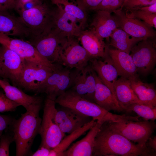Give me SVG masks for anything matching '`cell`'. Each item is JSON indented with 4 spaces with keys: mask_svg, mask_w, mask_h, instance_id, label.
Returning <instances> with one entry per match:
<instances>
[{
    "mask_svg": "<svg viewBox=\"0 0 156 156\" xmlns=\"http://www.w3.org/2000/svg\"><path fill=\"white\" fill-rule=\"evenodd\" d=\"M15 0H9V3L11 8H14V4Z\"/></svg>",
    "mask_w": 156,
    "mask_h": 156,
    "instance_id": "ee69618b",
    "label": "cell"
},
{
    "mask_svg": "<svg viewBox=\"0 0 156 156\" xmlns=\"http://www.w3.org/2000/svg\"><path fill=\"white\" fill-rule=\"evenodd\" d=\"M55 10L53 28L67 38L77 37L82 29L77 19L59 5Z\"/></svg>",
    "mask_w": 156,
    "mask_h": 156,
    "instance_id": "e0dca14e",
    "label": "cell"
},
{
    "mask_svg": "<svg viewBox=\"0 0 156 156\" xmlns=\"http://www.w3.org/2000/svg\"><path fill=\"white\" fill-rule=\"evenodd\" d=\"M63 65L57 64L56 68L42 84L40 93H44L47 98L55 101L71 86L73 72Z\"/></svg>",
    "mask_w": 156,
    "mask_h": 156,
    "instance_id": "30bf717a",
    "label": "cell"
},
{
    "mask_svg": "<svg viewBox=\"0 0 156 156\" xmlns=\"http://www.w3.org/2000/svg\"><path fill=\"white\" fill-rule=\"evenodd\" d=\"M90 25V28L103 39L108 41L112 34L119 28L117 21L114 16L105 11H96Z\"/></svg>",
    "mask_w": 156,
    "mask_h": 156,
    "instance_id": "ffe728a7",
    "label": "cell"
},
{
    "mask_svg": "<svg viewBox=\"0 0 156 156\" xmlns=\"http://www.w3.org/2000/svg\"><path fill=\"white\" fill-rule=\"evenodd\" d=\"M125 111H133L145 120L154 121L156 119V107L135 103L128 107Z\"/></svg>",
    "mask_w": 156,
    "mask_h": 156,
    "instance_id": "4dcf8cb0",
    "label": "cell"
},
{
    "mask_svg": "<svg viewBox=\"0 0 156 156\" xmlns=\"http://www.w3.org/2000/svg\"><path fill=\"white\" fill-rule=\"evenodd\" d=\"M128 79L134 93L143 104L156 107V91L153 84L142 82L138 75Z\"/></svg>",
    "mask_w": 156,
    "mask_h": 156,
    "instance_id": "4316f807",
    "label": "cell"
},
{
    "mask_svg": "<svg viewBox=\"0 0 156 156\" xmlns=\"http://www.w3.org/2000/svg\"><path fill=\"white\" fill-rule=\"evenodd\" d=\"M146 146L155 151H156V137L153 138L150 137L146 144Z\"/></svg>",
    "mask_w": 156,
    "mask_h": 156,
    "instance_id": "7bdbcfd3",
    "label": "cell"
},
{
    "mask_svg": "<svg viewBox=\"0 0 156 156\" xmlns=\"http://www.w3.org/2000/svg\"><path fill=\"white\" fill-rule=\"evenodd\" d=\"M18 12L19 18L30 32L29 39L48 32L53 28L55 10L44 3Z\"/></svg>",
    "mask_w": 156,
    "mask_h": 156,
    "instance_id": "277c9868",
    "label": "cell"
},
{
    "mask_svg": "<svg viewBox=\"0 0 156 156\" xmlns=\"http://www.w3.org/2000/svg\"><path fill=\"white\" fill-rule=\"evenodd\" d=\"M114 88L116 98L124 111L128 107L133 103L143 104L131 88L128 79L120 77L115 82Z\"/></svg>",
    "mask_w": 156,
    "mask_h": 156,
    "instance_id": "484cf974",
    "label": "cell"
},
{
    "mask_svg": "<svg viewBox=\"0 0 156 156\" xmlns=\"http://www.w3.org/2000/svg\"><path fill=\"white\" fill-rule=\"evenodd\" d=\"M122 0V1H125V0Z\"/></svg>",
    "mask_w": 156,
    "mask_h": 156,
    "instance_id": "bcb514c9",
    "label": "cell"
},
{
    "mask_svg": "<svg viewBox=\"0 0 156 156\" xmlns=\"http://www.w3.org/2000/svg\"><path fill=\"white\" fill-rule=\"evenodd\" d=\"M96 122V121L92 119L83 127L69 134L63 138L56 146L51 149L49 156H62L63 152L74 141L89 130Z\"/></svg>",
    "mask_w": 156,
    "mask_h": 156,
    "instance_id": "f1b7e54d",
    "label": "cell"
},
{
    "mask_svg": "<svg viewBox=\"0 0 156 156\" xmlns=\"http://www.w3.org/2000/svg\"><path fill=\"white\" fill-rule=\"evenodd\" d=\"M92 59L75 37L68 38L60 53V64L70 69L81 70Z\"/></svg>",
    "mask_w": 156,
    "mask_h": 156,
    "instance_id": "9c48e42d",
    "label": "cell"
},
{
    "mask_svg": "<svg viewBox=\"0 0 156 156\" xmlns=\"http://www.w3.org/2000/svg\"><path fill=\"white\" fill-rule=\"evenodd\" d=\"M0 44L12 50L25 60L44 65L54 69L52 64L42 56L35 48L27 41L13 38L0 33Z\"/></svg>",
    "mask_w": 156,
    "mask_h": 156,
    "instance_id": "7c38bea8",
    "label": "cell"
},
{
    "mask_svg": "<svg viewBox=\"0 0 156 156\" xmlns=\"http://www.w3.org/2000/svg\"><path fill=\"white\" fill-rule=\"evenodd\" d=\"M130 53L137 73L145 76L153 69L156 63V49L153 41L148 39L139 41L133 47Z\"/></svg>",
    "mask_w": 156,
    "mask_h": 156,
    "instance_id": "8fae6325",
    "label": "cell"
},
{
    "mask_svg": "<svg viewBox=\"0 0 156 156\" xmlns=\"http://www.w3.org/2000/svg\"><path fill=\"white\" fill-rule=\"evenodd\" d=\"M55 68L25 60L23 72L18 87L26 91L40 93L42 84Z\"/></svg>",
    "mask_w": 156,
    "mask_h": 156,
    "instance_id": "ba28073f",
    "label": "cell"
},
{
    "mask_svg": "<svg viewBox=\"0 0 156 156\" xmlns=\"http://www.w3.org/2000/svg\"><path fill=\"white\" fill-rule=\"evenodd\" d=\"M103 59V60L99 59V58L92 59L90 61V65L103 83L111 90L115 96L114 84L119 74L107 53Z\"/></svg>",
    "mask_w": 156,
    "mask_h": 156,
    "instance_id": "ac0fdd59",
    "label": "cell"
},
{
    "mask_svg": "<svg viewBox=\"0 0 156 156\" xmlns=\"http://www.w3.org/2000/svg\"><path fill=\"white\" fill-rule=\"evenodd\" d=\"M0 87L9 99L23 106L26 110L34 105L42 104L40 97L26 94L16 86L11 85L6 79H0Z\"/></svg>",
    "mask_w": 156,
    "mask_h": 156,
    "instance_id": "cb8c5ba5",
    "label": "cell"
},
{
    "mask_svg": "<svg viewBox=\"0 0 156 156\" xmlns=\"http://www.w3.org/2000/svg\"><path fill=\"white\" fill-rule=\"evenodd\" d=\"M41 107V104L32 106L21 114L19 118H14L9 127L16 143V156L29 154L35 138L39 133L42 119L39 115Z\"/></svg>",
    "mask_w": 156,
    "mask_h": 156,
    "instance_id": "7a4b0ae2",
    "label": "cell"
},
{
    "mask_svg": "<svg viewBox=\"0 0 156 156\" xmlns=\"http://www.w3.org/2000/svg\"><path fill=\"white\" fill-rule=\"evenodd\" d=\"M55 104L54 100L47 98L46 99L39 133L41 138L40 146L51 149L56 146L65 135L56 121Z\"/></svg>",
    "mask_w": 156,
    "mask_h": 156,
    "instance_id": "5b68a950",
    "label": "cell"
},
{
    "mask_svg": "<svg viewBox=\"0 0 156 156\" xmlns=\"http://www.w3.org/2000/svg\"><path fill=\"white\" fill-rule=\"evenodd\" d=\"M51 149L46 147L40 146L38 149L35 152L31 154L32 156H49Z\"/></svg>",
    "mask_w": 156,
    "mask_h": 156,
    "instance_id": "f35d334b",
    "label": "cell"
},
{
    "mask_svg": "<svg viewBox=\"0 0 156 156\" xmlns=\"http://www.w3.org/2000/svg\"><path fill=\"white\" fill-rule=\"evenodd\" d=\"M107 52L117 69L119 76L128 79L138 75L135 66L130 54L116 49H110L108 45Z\"/></svg>",
    "mask_w": 156,
    "mask_h": 156,
    "instance_id": "603a6c76",
    "label": "cell"
},
{
    "mask_svg": "<svg viewBox=\"0 0 156 156\" xmlns=\"http://www.w3.org/2000/svg\"><path fill=\"white\" fill-rule=\"evenodd\" d=\"M1 44H0V47H1ZM0 76L2 77L3 78V79H5V76H4V75L1 70V68L0 67Z\"/></svg>",
    "mask_w": 156,
    "mask_h": 156,
    "instance_id": "f6af8a7d",
    "label": "cell"
},
{
    "mask_svg": "<svg viewBox=\"0 0 156 156\" xmlns=\"http://www.w3.org/2000/svg\"><path fill=\"white\" fill-rule=\"evenodd\" d=\"M156 3V0H126L123 3L121 9L124 8L126 11L138 10L143 7Z\"/></svg>",
    "mask_w": 156,
    "mask_h": 156,
    "instance_id": "e575fe53",
    "label": "cell"
},
{
    "mask_svg": "<svg viewBox=\"0 0 156 156\" xmlns=\"http://www.w3.org/2000/svg\"><path fill=\"white\" fill-rule=\"evenodd\" d=\"M32 0H15L14 8L19 12L22 9L26 3Z\"/></svg>",
    "mask_w": 156,
    "mask_h": 156,
    "instance_id": "ab89813d",
    "label": "cell"
},
{
    "mask_svg": "<svg viewBox=\"0 0 156 156\" xmlns=\"http://www.w3.org/2000/svg\"><path fill=\"white\" fill-rule=\"evenodd\" d=\"M14 119L10 116L0 114V137L3 131L11 125Z\"/></svg>",
    "mask_w": 156,
    "mask_h": 156,
    "instance_id": "74e56055",
    "label": "cell"
},
{
    "mask_svg": "<svg viewBox=\"0 0 156 156\" xmlns=\"http://www.w3.org/2000/svg\"><path fill=\"white\" fill-rule=\"evenodd\" d=\"M78 5L86 11L92 10L99 5L103 0H75Z\"/></svg>",
    "mask_w": 156,
    "mask_h": 156,
    "instance_id": "8d00e7d4",
    "label": "cell"
},
{
    "mask_svg": "<svg viewBox=\"0 0 156 156\" xmlns=\"http://www.w3.org/2000/svg\"><path fill=\"white\" fill-rule=\"evenodd\" d=\"M94 75L96 83L94 103L109 112L124 111L111 90L103 83L95 71Z\"/></svg>",
    "mask_w": 156,
    "mask_h": 156,
    "instance_id": "d4e9b609",
    "label": "cell"
},
{
    "mask_svg": "<svg viewBox=\"0 0 156 156\" xmlns=\"http://www.w3.org/2000/svg\"><path fill=\"white\" fill-rule=\"evenodd\" d=\"M103 123L96 121L86 135L64 151L62 156H92L95 138Z\"/></svg>",
    "mask_w": 156,
    "mask_h": 156,
    "instance_id": "7402d4cb",
    "label": "cell"
},
{
    "mask_svg": "<svg viewBox=\"0 0 156 156\" xmlns=\"http://www.w3.org/2000/svg\"><path fill=\"white\" fill-rule=\"evenodd\" d=\"M0 33L23 39H29L31 37L29 30L19 17L11 15L7 12H0Z\"/></svg>",
    "mask_w": 156,
    "mask_h": 156,
    "instance_id": "44dd1931",
    "label": "cell"
},
{
    "mask_svg": "<svg viewBox=\"0 0 156 156\" xmlns=\"http://www.w3.org/2000/svg\"><path fill=\"white\" fill-rule=\"evenodd\" d=\"M77 38L92 58H103L107 54V45L92 29L82 30Z\"/></svg>",
    "mask_w": 156,
    "mask_h": 156,
    "instance_id": "d6986e66",
    "label": "cell"
},
{
    "mask_svg": "<svg viewBox=\"0 0 156 156\" xmlns=\"http://www.w3.org/2000/svg\"><path fill=\"white\" fill-rule=\"evenodd\" d=\"M125 13L128 17L141 20L152 27L156 28V14L139 10L126 11Z\"/></svg>",
    "mask_w": 156,
    "mask_h": 156,
    "instance_id": "1f68e13d",
    "label": "cell"
},
{
    "mask_svg": "<svg viewBox=\"0 0 156 156\" xmlns=\"http://www.w3.org/2000/svg\"><path fill=\"white\" fill-rule=\"evenodd\" d=\"M124 1L122 0H103L99 4L92 10H101L110 13L121 8Z\"/></svg>",
    "mask_w": 156,
    "mask_h": 156,
    "instance_id": "d6a6232c",
    "label": "cell"
},
{
    "mask_svg": "<svg viewBox=\"0 0 156 156\" xmlns=\"http://www.w3.org/2000/svg\"><path fill=\"white\" fill-rule=\"evenodd\" d=\"M110 38V40L109 45L129 54L132 48L135 44L144 40L132 37L119 27L114 31Z\"/></svg>",
    "mask_w": 156,
    "mask_h": 156,
    "instance_id": "83f0119b",
    "label": "cell"
},
{
    "mask_svg": "<svg viewBox=\"0 0 156 156\" xmlns=\"http://www.w3.org/2000/svg\"><path fill=\"white\" fill-rule=\"evenodd\" d=\"M67 38L55 29L27 40L52 64H60V53Z\"/></svg>",
    "mask_w": 156,
    "mask_h": 156,
    "instance_id": "52a82bcc",
    "label": "cell"
},
{
    "mask_svg": "<svg viewBox=\"0 0 156 156\" xmlns=\"http://www.w3.org/2000/svg\"><path fill=\"white\" fill-rule=\"evenodd\" d=\"M94 72L90 65H88L81 70L75 69L69 90L76 95L94 103L96 86Z\"/></svg>",
    "mask_w": 156,
    "mask_h": 156,
    "instance_id": "4fadbf2b",
    "label": "cell"
},
{
    "mask_svg": "<svg viewBox=\"0 0 156 156\" xmlns=\"http://www.w3.org/2000/svg\"><path fill=\"white\" fill-rule=\"evenodd\" d=\"M61 106L60 109H57L55 118L60 130L64 133L70 134L92 120H90L91 117L71 108Z\"/></svg>",
    "mask_w": 156,
    "mask_h": 156,
    "instance_id": "2e32d148",
    "label": "cell"
},
{
    "mask_svg": "<svg viewBox=\"0 0 156 156\" xmlns=\"http://www.w3.org/2000/svg\"><path fill=\"white\" fill-rule=\"evenodd\" d=\"M10 9L9 0H0V12H7Z\"/></svg>",
    "mask_w": 156,
    "mask_h": 156,
    "instance_id": "b9f144b4",
    "label": "cell"
},
{
    "mask_svg": "<svg viewBox=\"0 0 156 156\" xmlns=\"http://www.w3.org/2000/svg\"><path fill=\"white\" fill-rule=\"evenodd\" d=\"M52 3L60 6L66 13L75 17L83 29L86 28L87 22V12L81 8L75 0H49Z\"/></svg>",
    "mask_w": 156,
    "mask_h": 156,
    "instance_id": "f546056e",
    "label": "cell"
},
{
    "mask_svg": "<svg viewBox=\"0 0 156 156\" xmlns=\"http://www.w3.org/2000/svg\"><path fill=\"white\" fill-rule=\"evenodd\" d=\"M54 101L56 103L61 106L71 108L101 123L107 121L118 122L136 120L135 116L112 114L96 103L76 95L69 90L58 96Z\"/></svg>",
    "mask_w": 156,
    "mask_h": 156,
    "instance_id": "3957f363",
    "label": "cell"
},
{
    "mask_svg": "<svg viewBox=\"0 0 156 156\" xmlns=\"http://www.w3.org/2000/svg\"><path fill=\"white\" fill-rule=\"evenodd\" d=\"M5 133L0 137V156L9 155V146L14 141L13 134L5 130Z\"/></svg>",
    "mask_w": 156,
    "mask_h": 156,
    "instance_id": "836d02e7",
    "label": "cell"
},
{
    "mask_svg": "<svg viewBox=\"0 0 156 156\" xmlns=\"http://www.w3.org/2000/svg\"><path fill=\"white\" fill-rule=\"evenodd\" d=\"M19 104L9 99L2 91L0 90V112L14 111Z\"/></svg>",
    "mask_w": 156,
    "mask_h": 156,
    "instance_id": "d590c367",
    "label": "cell"
},
{
    "mask_svg": "<svg viewBox=\"0 0 156 156\" xmlns=\"http://www.w3.org/2000/svg\"><path fill=\"white\" fill-rule=\"evenodd\" d=\"M110 128L118 132L131 142L146 147V144L155 130L154 121L128 120L121 122L107 121Z\"/></svg>",
    "mask_w": 156,
    "mask_h": 156,
    "instance_id": "8992f818",
    "label": "cell"
},
{
    "mask_svg": "<svg viewBox=\"0 0 156 156\" xmlns=\"http://www.w3.org/2000/svg\"><path fill=\"white\" fill-rule=\"evenodd\" d=\"M113 13L119 27L131 36L144 40L155 36L153 28L140 20L127 17L122 9L117 10Z\"/></svg>",
    "mask_w": 156,
    "mask_h": 156,
    "instance_id": "9a60e30c",
    "label": "cell"
},
{
    "mask_svg": "<svg viewBox=\"0 0 156 156\" xmlns=\"http://www.w3.org/2000/svg\"><path fill=\"white\" fill-rule=\"evenodd\" d=\"M138 10L151 14H156V3L148 6L142 7Z\"/></svg>",
    "mask_w": 156,
    "mask_h": 156,
    "instance_id": "60d3db41",
    "label": "cell"
},
{
    "mask_svg": "<svg viewBox=\"0 0 156 156\" xmlns=\"http://www.w3.org/2000/svg\"><path fill=\"white\" fill-rule=\"evenodd\" d=\"M92 155L94 156H152L156 152L134 144L110 127L105 122L96 135Z\"/></svg>",
    "mask_w": 156,
    "mask_h": 156,
    "instance_id": "6da1fadb",
    "label": "cell"
},
{
    "mask_svg": "<svg viewBox=\"0 0 156 156\" xmlns=\"http://www.w3.org/2000/svg\"><path fill=\"white\" fill-rule=\"evenodd\" d=\"M1 45V70L5 79H9L13 86L18 87L23 72L25 60L15 52Z\"/></svg>",
    "mask_w": 156,
    "mask_h": 156,
    "instance_id": "5bb4252c",
    "label": "cell"
}]
</instances>
